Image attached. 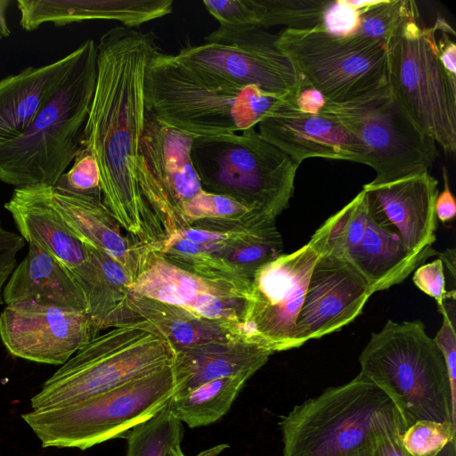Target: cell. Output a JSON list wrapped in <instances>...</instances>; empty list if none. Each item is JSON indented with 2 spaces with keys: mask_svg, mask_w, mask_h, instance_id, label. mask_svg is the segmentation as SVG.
<instances>
[{
  "mask_svg": "<svg viewBox=\"0 0 456 456\" xmlns=\"http://www.w3.org/2000/svg\"><path fill=\"white\" fill-rule=\"evenodd\" d=\"M193 167L203 189L232 198L274 220L293 196L298 165L255 127L195 137Z\"/></svg>",
  "mask_w": 456,
  "mask_h": 456,
  "instance_id": "6",
  "label": "cell"
},
{
  "mask_svg": "<svg viewBox=\"0 0 456 456\" xmlns=\"http://www.w3.org/2000/svg\"><path fill=\"white\" fill-rule=\"evenodd\" d=\"M308 242L318 255L349 263L373 293L403 282L425 261L409 252L396 234L375 220L362 190L330 216Z\"/></svg>",
  "mask_w": 456,
  "mask_h": 456,
  "instance_id": "13",
  "label": "cell"
},
{
  "mask_svg": "<svg viewBox=\"0 0 456 456\" xmlns=\"http://www.w3.org/2000/svg\"><path fill=\"white\" fill-rule=\"evenodd\" d=\"M444 190L436 197L435 213L436 219L443 223L452 221L456 215V202L449 184L448 172L443 167Z\"/></svg>",
  "mask_w": 456,
  "mask_h": 456,
  "instance_id": "39",
  "label": "cell"
},
{
  "mask_svg": "<svg viewBox=\"0 0 456 456\" xmlns=\"http://www.w3.org/2000/svg\"><path fill=\"white\" fill-rule=\"evenodd\" d=\"M76 50L39 68L0 80V144L19 137L33 121L76 59Z\"/></svg>",
  "mask_w": 456,
  "mask_h": 456,
  "instance_id": "26",
  "label": "cell"
},
{
  "mask_svg": "<svg viewBox=\"0 0 456 456\" xmlns=\"http://www.w3.org/2000/svg\"><path fill=\"white\" fill-rule=\"evenodd\" d=\"M50 200L79 240L117 261L134 281L142 272L149 248L135 243L120 228L102 196L69 193L48 186Z\"/></svg>",
  "mask_w": 456,
  "mask_h": 456,
  "instance_id": "20",
  "label": "cell"
},
{
  "mask_svg": "<svg viewBox=\"0 0 456 456\" xmlns=\"http://www.w3.org/2000/svg\"><path fill=\"white\" fill-rule=\"evenodd\" d=\"M174 392L171 365L69 405L33 410L21 418L43 447L86 450L123 437L161 411Z\"/></svg>",
  "mask_w": 456,
  "mask_h": 456,
  "instance_id": "8",
  "label": "cell"
},
{
  "mask_svg": "<svg viewBox=\"0 0 456 456\" xmlns=\"http://www.w3.org/2000/svg\"><path fill=\"white\" fill-rule=\"evenodd\" d=\"M258 27L282 25L288 29L323 28L330 1L328 0H248Z\"/></svg>",
  "mask_w": 456,
  "mask_h": 456,
  "instance_id": "29",
  "label": "cell"
},
{
  "mask_svg": "<svg viewBox=\"0 0 456 456\" xmlns=\"http://www.w3.org/2000/svg\"><path fill=\"white\" fill-rule=\"evenodd\" d=\"M7 305L35 302L86 312L84 293L70 270L54 256L29 243L28 254L7 281Z\"/></svg>",
  "mask_w": 456,
  "mask_h": 456,
  "instance_id": "23",
  "label": "cell"
},
{
  "mask_svg": "<svg viewBox=\"0 0 456 456\" xmlns=\"http://www.w3.org/2000/svg\"><path fill=\"white\" fill-rule=\"evenodd\" d=\"M276 37L262 28L219 26L203 45H188L174 56L225 83L255 86L281 99L295 100L305 83L277 47Z\"/></svg>",
  "mask_w": 456,
  "mask_h": 456,
  "instance_id": "11",
  "label": "cell"
},
{
  "mask_svg": "<svg viewBox=\"0 0 456 456\" xmlns=\"http://www.w3.org/2000/svg\"><path fill=\"white\" fill-rule=\"evenodd\" d=\"M276 36L277 47L305 85L330 102H364L390 92L387 47L379 41L321 28H284Z\"/></svg>",
  "mask_w": 456,
  "mask_h": 456,
  "instance_id": "9",
  "label": "cell"
},
{
  "mask_svg": "<svg viewBox=\"0 0 456 456\" xmlns=\"http://www.w3.org/2000/svg\"><path fill=\"white\" fill-rule=\"evenodd\" d=\"M443 315V323L434 338L440 349L448 371L452 393L456 395V331L454 305L445 304L440 310Z\"/></svg>",
  "mask_w": 456,
  "mask_h": 456,
  "instance_id": "35",
  "label": "cell"
},
{
  "mask_svg": "<svg viewBox=\"0 0 456 456\" xmlns=\"http://www.w3.org/2000/svg\"><path fill=\"white\" fill-rule=\"evenodd\" d=\"M372 294L367 281L349 263L319 255L297 320L299 346L352 322Z\"/></svg>",
  "mask_w": 456,
  "mask_h": 456,
  "instance_id": "18",
  "label": "cell"
},
{
  "mask_svg": "<svg viewBox=\"0 0 456 456\" xmlns=\"http://www.w3.org/2000/svg\"><path fill=\"white\" fill-rule=\"evenodd\" d=\"M53 187L73 194L102 195L99 168L88 148L83 146L74 159L71 168L63 173Z\"/></svg>",
  "mask_w": 456,
  "mask_h": 456,
  "instance_id": "32",
  "label": "cell"
},
{
  "mask_svg": "<svg viewBox=\"0 0 456 456\" xmlns=\"http://www.w3.org/2000/svg\"><path fill=\"white\" fill-rule=\"evenodd\" d=\"M318 114L338 119L364 146L373 183L428 170L438 151L389 93L368 101L338 104L326 102Z\"/></svg>",
  "mask_w": 456,
  "mask_h": 456,
  "instance_id": "12",
  "label": "cell"
},
{
  "mask_svg": "<svg viewBox=\"0 0 456 456\" xmlns=\"http://www.w3.org/2000/svg\"><path fill=\"white\" fill-rule=\"evenodd\" d=\"M4 208L24 240L44 248L70 271L87 260L86 244L53 205L48 186L17 188Z\"/></svg>",
  "mask_w": 456,
  "mask_h": 456,
  "instance_id": "22",
  "label": "cell"
},
{
  "mask_svg": "<svg viewBox=\"0 0 456 456\" xmlns=\"http://www.w3.org/2000/svg\"><path fill=\"white\" fill-rule=\"evenodd\" d=\"M219 26L230 28H259L248 0H219L202 2Z\"/></svg>",
  "mask_w": 456,
  "mask_h": 456,
  "instance_id": "33",
  "label": "cell"
},
{
  "mask_svg": "<svg viewBox=\"0 0 456 456\" xmlns=\"http://www.w3.org/2000/svg\"><path fill=\"white\" fill-rule=\"evenodd\" d=\"M175 351L145 321L134 319L99 334L48 379L33 410L62 407L171 366Z\"/></svg>",
  "mask_w": 456,
  "mask_h": 456,
  "instance_id": "5",
  "label": "cell"
},
{
  "mask_svg": "<svg viewBox=\"0 0 456 456\" xmlns=\"http://www.w3.org/2000/svg\"><path fill=\"white\" fill-rule=\"evenodd\" d=\"M24 245L20 234L4 229L0 222V305L3 289L17 266V255Z\"/></svg>",
  "mask_w": 456,
  "mask_h": 456,
  "instance_id": "38",
  "label": "cell"
},
{
  "mask_svg": "<svg viewBox=\"0 0 456 456\" xmlns=\"http://www.w3.org/2000/svg\"><path fill=\"white\" fill-rule=\"evenodd\" d=\"M437 26L403 24L387 45L391 94L445 153L456 151V76L439 59Z\"/></svg>",
  "mask_w": 456,
  "mask_h": 456,
  "instance_id": "10",
  "label": "cell"
},
{
  "mask_svg": "<svg viewBox=\"0 0 456 456\" xmlns=\"http://www.w3.org/2000/svg\"><path fill=\"white\" fill-rule=\"evenodd\" d=\"M318 256L307 242L294 252L282 253L255 273L240 326L245 340L273 354L300 346L297 320Z\"/></svg>",
  "mask_w": 456,
  "mask_h": 456,
  "instance_id": "14",
  "label": "cell"
},
{
  "mask_svg": "<svg viewBox=\"0 0 456 456\" xmlns=\"http://www.w3.org/2000/svg\"><path fill=\"white\" fill-rule=\"evenodd\" d=\"M263 138L298 166L307 159L348 160L369 166L360 141L336 118L300 111L295 100H281L258 124Z\"/></svg>",
  "mask_w": 456,
  "mask_h": 456,
  "instance_id": "19",
  "label": "cell"
},
{
  "mask_svg": "<svg viewBox=\"0 0 456 456\" xmlns=\"http://www.w3.org/2000/svg\"><path fill=\"white\" fill-rule=\"evenodd\" d=\"M125 307L129 322L145 321L175 352L207 343L245 340L238 324L208 319L185 308L130 291Z\"/></svg>",
  "mask_w": 456,
  "mask_h": 456,
  "instance_id": "25",
  "label": "cell"
},
{
  "mask_svg": "<svg viewBox=\"0 0 456 456\" xmlns=\"http://www.w3.org/2000/svg\"><path fill=\"white\" fill-rule=\"evenodd\" d=\"M97 45V77L83 146L100 173L102 202L135 243L157 252L171 237L149 207L139 183L146 106L144 77L159 50L153 32L116 26Z\"/></svg>",
  "mask_w": 456,
  "mask_h": 456,
  "instance_id": "1",
  "label": "cell"
},
{
  "mask_svg": "<svg viewBox=\"0 0 456 456\" xmlns=\"http://www.w3.org/2000/svg\"><path fill=\"white\" fill-rule=\"evenodd\" d=\"M416 19L419 10L415 1L365 0L355 34L387 46L403 23Z\"/></svg>",
  "mask_w": 456,
  "mask_h": 456,
  "instance_id": "30",
  "label": "cell"
},
{
  "mask_svg": "<svg viewBox=\"0 0 456 456\" xmlns=\"http://www.w3.org/2000/svg\"><path fill=\"white\" fill-rule=\"evenodd\" d=\"M456 425L450 421L419 420L402 434V444L411 456H436L455 439Z\"/></svg>",
  "mask_w": 456,
  "mask_h": 456,
  "instance_id": "31",
  "label": "cell"
},
{
  "mask_svg": "<svg viewBox=\"0 0 456 456\" xmlns=\"http://www.w3.org/2000/svg\"><path fill=\"white\" fill-rule=\"evenodd\" d=\"M436 456H456L455 439L447 444Z\"/></svg>",
  "mask_w": 456,
  "mask_h": 456,
  "instance_id": "44",
  "label": "cell"
},
{
  "mask_svg": "<svg viewBox=\"0 0 456 456\" xmlns=\"http://www.w3.org/2000/svg\"><path fill=\"white\" fill-rule=\"evenodd\" d=\"M229 447V444H220L200 452L196 456H219L225 449Z\"/></svg>",
  "mask_w": 456,
  "mask_h": 456,
  "instance_id": "42",
  "label": "cell"
},
{
  "mask_svg": "<svg viewBox=\"0 0 456 456\" xmlns=\"http://www.w3.org/2000/svg\"><path fill=\"white\" fill-rule=\"evenodd\" d=\"M401 418L387 395L359 373L281 417L282 456H346L370 443L380 427Z\"/></svg>",
  "mask_w": 456,
  "mask_h": 456,
  "instance_id": "7",
  "label": "cell"
},
{
  "mask_svg": "<svg viewBox=\"0 0 456 456\" xmlns=\"http://www.w3.org/2000/svg\"><path fill=\"white\" fill-rule=\"evenodd\" d=\"M183 436V422L166 405L125 434L126 456H185L181 445Z\"/></svg>",
  "mask_w": 456,
  "mask_h": 456,
  "instance_id": "28",
  "label": "cell"
},
{
  "mask_svg": "<svg viewBox=\"0 0 456 456\" xmlns=\"http://www.w3.org/2000/svg\"><path fill=\"white\" fill-rule=\"evenodd\" d=\"M326 102L319 91L307 86L302 87L295 98L297 108L308 114H318Z\"/></svg>",
  "mask_w": 456,
  "mask_h": 456,
  "instance_id": "40",
  "label": "cell"
},
{
  "mask_svg": "<svg viewBox=\"0 0 456 456\" xmlns=\"http://www.w3.org/2000/svg\"><path fill=\"white\" fill-rule=\"evenodd\" d=\"M272 354L271 351L243 339L207 343L175 352L172 363L174 395L220 378L251 377Z\"/></svg>",
  "mask_w": 456,
  "mask_h": 456,
  "instance_id": "24",
  "label": "cell"
},
{
  "mask_svg": "<svg viewBox=\"0 0 456 456\" xmlns=\"http://www.w3.org/2000/svg\"><path fill=\"white\" fill-rule=\"evenodd\" d=\"M148 113L193 137L255 127L281 99L255 86L238 87L178 61L160 49L144 77Z\"/></svg>",
  "mask_w": 456,
  "mask_h": 456,
  "instance_id": "3",
  "label": "cell"
},
{
  "mask_svg": "<svg viewBox=\"0 0 456 456\" xmlns=\"http://www.w3.org/2000/svg\"><path fill=\"white\" fill-rule=\"evenodd\" d=\"M20 25L28 31L44 23L64 26L92 20H117L136 28L173 11L172 0H19Z\"/></svg>",
  "mask_w": 456,
  "mask_h": 456,
  "instance_id": "21",
  "label": "cell"
},
{
  "mask_svg": "<svg viewBox=\"0 0 456 456\" xmlns=\"http://www.w3.org/2000/svg\"><path fill=\"white\" fill-rule=\"evenodd\" d=\"M129 291L185 308L208 319L238 324L240 330L251 288L191 273L151 251Z\"/></svg>",
  "mask_w": 456,
  "mask_h": 456,
  "instance_id": "16",
  "label": "cell"
},
{
  "mask_svg": "<svg viewBox=\"0 0 456 456\" xmlns=\"http://www.w3.org/2000/svg\"><path fill=\"white\" fill-rule=\"evenodd\" d=\"M412 281L421 291L436 300L439 310L444 307L448 298H454V290L446 291L444 265L440 258L418 266Z\"/></svg>",
  "mask_w": 456,
  "mask_h": 456,
  "instance_id": "34",
  "label": "cell"
},
{
  "mask_svg": "<svg viewBox=\"0 0 456 456\" xmlns=\"http://www.w3.org/2000/svg\"><path fill=\"white\" fill-rule=\"evenodd\" d=\"M346 456H373L370 442Z\"/></svg>",
  "mask_w": 456,
  "mask_h": 456,
  "instance_id": "43",
  "label": "cell"
},
{
  "mask_svg": "<svg viewBox=\"0 0 456 456\" xmlns=\"http://www.w3.org/2000/svg\"><path fill=\"white\" fill-rule=\"evenodd\" d=\"M250 377L216 379L183 394L173 395L167 407L190 428L208 426L221 419Z\"/></svg>",
  "mask_w": 456,
  "mask_h": 456,
  "instance_id": "27",
  "label": "cell"
},
{
  "mask_svg": "<svg viewBox=\"0 0 456 456\" xmlns=\"http://www.w3.org/2000/svg\"><path fill=\"white\" fill-rule=\"evenodd\" d=\"M19 137L0 144V181L17 188L53 186L83 148L97 77V45L88 39Z\"/></svg>",
  "mask_w": 456,
  "mask_h": 456,
  "instance_id": "2",
  "label": "cell"
},
{
  "mask_svg": "<svg viewBox=\"0 0 456 456\" xmlns=\"http://www.w3.org/2000/svg\"><path fill=\"white\" fill-rule=\"evenodd\" d=\"M405 429L402 418L380 427L370 441L372 455L411 456L402 444L401 436Z\"/></svg>",
  "mask_w": 456,
  "mask_h": 456,
  "instance_id": "36",
  "label": "cell"
},
{
  "mask_svg": "<svg viewBox=\"0 0 456 456\" xmlns=\"http://www.w3.org/2000/svg\"><path fill=\"white\" fill-rule=\"evenodd\" d=\"M359 363L360 373L391 399L405 428L419 420L456 425V395L446 364L422 322L388 320L371 334Z\"/></svg>",
  "mask_w": 456,
  "mask_h": 456,
  "instance_id": "4",
  "label": "cell"
},
{
  "mask_svg": "<svg viewBox=\"0 0 456 456\" xmlns=\"http://www.w3.org/2000/svg\"><path fill=\"white\" fill-rule=\"evenodd\" d=\"M375 220L396 234L411 254L428 259L436 254V200L438 181L428 170L362 186Z\"/></svg>",
  "mask_w": 456,
  "mask_h": 456,
  "instance_id": "17",
  "label": "cell"
},
{
  "mask_svg": "<svg viewBox=\"0 0 456 456\" xmlns=\"http://www.w3.org/2000/svg\"><path fill=\"white\" fill-rule=\"evenodd\" d=\"M9 4V0H0V38L9 37L11 34L5 14Z\"/></svg>",
  "mask_w": 456,
  "mask_h": 456,
  "instance_id": "41",
  "label": "cell"
},
{
  "mask_svg": "<svg viewBox=\"0 0 456 456\" xmlns=\"http://www.w3.org/2000/svg\"><path fill=\"white\" fill-rule=\"evenodd\" d=\"M84 311L22 302L0 314V338L9 353L31 362L62 365L100 334Z\"/></svg>",
  "mask_w": 456,
  "mask_h": 456,
  "instance_id": "15",
  "label": "cell"
},
{
  "mask_svg": "<svg viewBox=\"0 0 456 456\" xmlns=\"http://www.w3.org/2000/svg\"><path fill=\"white\" fill-rule=\"evenodd\" d=\"M87 254L94 262L105 281L116 291L127 296L134 282L131 275L117 261L104 252L86 245Z\"/></svg>",
  "mask_w": 456,
  "mask_h": 456,
  "instance_id": "37",
  "label": "cell"
}]
</instances>
